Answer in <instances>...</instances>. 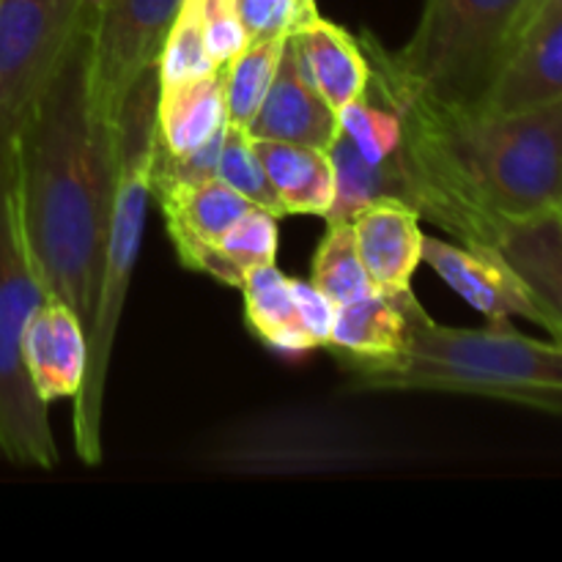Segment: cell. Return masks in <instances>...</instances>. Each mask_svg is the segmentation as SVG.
<instances>
[{"label": "cell", "instance_id": "cell-1", "mask_svg": "<svg viewBox=\"0 0 562 562\" xmlns=\"http://www.w3.org/2000/svg\"><path fill=\"white\" fill-rule=\"evenodd\" d=\"M360 47L398 110L417 217L461 245L494 247L499 223L562 209V99L516 113L448 108L406 80L373 33Z\"/></svg>", "mask_w": 562, "mask_h": 562}, {"label": "cell", "instance_id": "cell-2", "mask_svg": "<svg viewBox=\"0 0 562 562\" xmlns=\"http://www.w3.org/2000/svg\"><path fill=\"white\" fill-rule=\"evenodd\" d=\"M93 9L58 69L16 119V190L33 267L49 300L82 327L97 307L102 241L113 192V132L91 104Z\"/></svg>", "mask_w": 562, "mask_h": 562}, {"label": "cell", "instance_id": "cell-3", "mask_svg": "<svg viewBox=\"0 0 562 562\" xmlns=\"http://www.w3.org/2000/svg\"><path fill=\"white\" fill-rule=\"evenodd\" d=\"M406 322L404 346L382 357H340L362 390H428L481 395L562 415V344L519 333L510 318L486 327H445L428 316L415 291H395Z\"/></svg>", "mask_w": 562, "mask_h": 562}, {"label": "cell", "instance_id": "cell-4", "mask_svg": "<svg viewBox=\"0 0 562 562\" xmlns=\"http://www.w3.org/2000/svg\"><path fill=\"white\" fill-rule=\"evenodd\" d=\"M159 75L157 66L143 71L121 102L113 126V192H110L108 228L102 241L97 307L88 327V366L71 412L75 453L82 464L102 461L104 393H108L110 360L121 313L130 296L132 274L143 245V225L148 214V162H151L154 130H157Z\"/></svg>", "mask_w": 562, "mask_h": 562}, {"label": "cell", "instance_id": "cell-5", "mask_svg": "<svg viewBox=\"0 0 562 562\" xmlns=\"http://www.w3.org/2000/svg\"><path fill=\"white\" fill-rule=\"evenodd\" d=\"M543 0H423L395 69L439 104L486 110Z\"/></svg>", "mask_w": 562, "mask_h": 562}, {"label": "cell", "instance_id": "cell-6", "mask_svg": "<svg viewBox=\"0 0 562 562\" xmlns=\"http://www.w3.org/2000/svg\"><path fill=\"white\" fill-rule=\"evenodd\" d=\"M44 300L22 228L16 119L0 113V459L49 472L60 464L49 404L36 395L22 362V333Z\"/></svg>", "mask_w": 562, "mask_h": 562}, {"label": "cell", "instance_id": "cell-7", "mask_svg": "<svg viewBox=\"0 0 562 562\" xmlns=\"http://www.w3.org/2000/svg\"><path fill=\"white\" fill-rule=\"evenodd\" d=\"M179 9L181 0H93L91 104L102 130L113 132L132 82L157 66Z\"/></svg>", "mask_w": 562, "mask_h": 562}, {"label": "cell", "instance_id": "cell-8", "mask_svg": "<svg viewBox=\"0 0 562 562\" xmlns=\"http://www.w3.org/2000/svg\"><path fill=\"white\" fill-rule=\"evenodd\" d=\"M91 9L93 0H0V113L31 108Z\"/></svg>", "mask_w": 562, "mask_h": 562}, {"label": "cell", "instance_id": "cell-9", "mask_svg": "<svg viewBox=\"0 0 562 562\" xmlns=\"http://www.w3.org/2000/svg\"><path fill=\"white\" fill-rule=\"evenodd\" d=\"M423 261L486 318H527L541 327L532 294L494 247H470L423 236Z\"/></svg>", "mask_w": 562, "mask_h": 562}, {"label": "cell", "instance_id": "cell-10", "mask_svg": "<svg viewBox=\"0 0 562 562\" xmlns=\"http://www.w3.org/2000/svg\"><path fill=\"white\" fill-rule=\"evenodd\" d=\"M338 110L307 80L291 36L256 119L245 130L250 140H278L327 151L338 135Z\"/></svg>", "mask_w": 562, "mask_h": 562}, {"label": "cell", "instance_id": "cell-11", "mask_svg": "<svg viewBox=\"0 0 562 562\" xmlns=\"http://www.w3.org/2000/svg\"><path fill=\"white\" fill-rule=\"evenodd\" d=\"M22 362L44 404L75 398L88 366V333L66 302L44 300L22 333Z\"/></svg>", "mask_w": 562, "mask_h": 562}, {"label": "cell", "instance_id": "cell-12", "mask_svg": "<svg viewBox=\"0 0 562 562\" xmlns=\"http://www.w3.org/2000/svg\"><path fill=\"white\" fill-rule=\"evenodd\" d=\"M494 250L532 294L541 327L562 344V209L499 223Z\"/></svg>", "mask_w": 562, "mask_h": 562}, {"label": "cell", "instance_id": "cell-13", "mask_svg": "<svg viewBox=\"0 0 562 562\" xmlns=\"http://www.w3.org/2000/svg\"><path fill=\"white\" fill-rule=\"evenodd\" d=\"M554 99H562V0H543L486 110L516 113Z\"/></svg>", "mask_w": 562, "mask_h": 562}, {"label": "cell", "instance_id": "cell-14", "mask_svg": "<svg viewBox=\"0 0 562 562\" xmlns=\"http://www.w3.org/2000/svg\"><path fill=\"white\" fill-rule=\"evenodd\" d=\"M165 217V231L173 241V250L187 269L198 263V258L217 245L256 203L236 192L220 176L201 181V184L181 187L154 198ZM261 209V206H258Z\"/></svg>", "mask_w": 562, "mask_h": 562}, {"label": "cell", "instance_id": "cell-15", "mask_svg": "<svg viewBox=\"0 0 562 562\" xmlns=\"http://www.w3.org/2000/svg\"><path fill=\"white\" fill-rule=\"evenodd\" d=\"M351 228L373 289L384 294L409 289L423 261L420 217L398 201H376L357 212Z\"/></svg>", "mask_w": 562, "mask_h": 562}, {"label": "cell", "instance_id": "cell-16", "mask_svg": "<svg viewBox=\"0 0 562 562\" xmlns=\"http://www.w3.org/2000/svg\"><path fill=\"white\" fill-rule=\"evenodd\" d=\"M225 130H228V108H225L223 66L184 86L159 91L157 130H154V148L159 151L184 157L217 140Z\"/></svg>", "mask_w": 562, "mask_h": 562}, {"label": "cell", "instance_id": "cell-17", "mask_svg": "<svg viewBox=\"0 0 562 562\" xmlns=\"http://www.w3.org/2000/svg\"><path fill=\"white\" fill-rule=\"evenodd\" d=\"M291 42L307 80L338 113L362 97L371 69L360 38L318 14L316 20L291 33Z\"/></svg>", "mask_w": 562, "mask_h": 562}, {"label": "cell", "instance_id": "cell-18", "mask_svg": "<svg viewBox=\"0 0 562 562\" xmlns=\"http://www.w3.org/2000/svg\"><path fill=\"white\" fill-rule=\"evenodd\" d=\"M252 148L272 181L285 217L289 214L327 217L335 201V173L327 151L278 140H252Z\"/></svg>", "mask_w": 562, "mask_h": 562}, {"label": "cell", "instance_id": "cell-19", "mask_svg": "<svg viewBox=\"0 0 562 562\" xmlns=\"http://www.w3.org/2000/svg\"><path fill=\"white\" fill-rule=\"evenodd\" d=\"M239 291L245 294L247 327L269 349L289 357L316 349L296 313L291 278L280 272L274 263H263L247 272Z\"/></svg>", "mask_w": 562, "mask_h": 562}, {"label": "cell", "instance_id": "cell-20", "mask_svg": "<svg viewBox=\"0 0 562 562\" xmlns=\"http://www.w3.org/2000/svg\"><path fill=\"white\" fill-rule=\"evenodd\" d=\"M406 322L398 300L384 291L351 300L335 307L333 333L324 349L340 357H382L404 346Z\"/></svg>", "mask_w": 562, "mask_h": 562}, {"label": "cell", "instance_id": "cell-21", "mask_svg": "<svg viewBox=\"0 0 562 562\" xmlns=\"http://www.w3.org/2000/svg\"><path fill=\"white\" fill-rule=\"evenodd\" d=\"M274 256H278V217L256 206L217 245L198 258L192 272L209 274L231 289H241L247 272L263 263H274Z\"/></svg>", "mask_w": 562, "mask_h": 562}, {"label": "cell", "instance_id": "cell-22", "mask_svg": "<svg viewBox=\"0 0 562 562\" xmlns=\"http://www.w3.org/2000/svg\"><path fill=\"white\" fill-rule=\"evenodd\" d=\"M285 38L289 36L247 42V47L223 66L228 124L236 126V130L245 132L250 121L256 119L263 99H267L274 71H278L280 55H283Z\"/></svg>", "mask_w": 562, "mask_h": 562}, {"label": "cell", "instance_id": "cell-23", "mask_svg": "<svg viewBox=\"0 0 562 562\" xmlns=\"http://www.w3.org/2000/svg\"><path fill=\"white\" fill-rule=\"evenodd\" d=\"M311 283L327 300H333L335 307L376 291L357 252L351 223H327V234L318 241L313 256Z\"/></svg>", "mask_w": 562, "mask_h": 562}, {"label": "cell", "instance_id": "cell-24", "mask_svg": "<svg viewBox=\"0 0 562 562\" xmlns=\"http://www.w3.org/2000/svg\"><path fill=\"white\" fill-rule=\"evenodd\" d=\"M217 69L220 66H214V60L209 58L195 9L190 5V0H181L179 14H176L173 25H170L157 58L159 91L184 86V82L206 77Z\"/></svg>", "mask_w": 562, "mask_h": 562}, {"label": "cell", "instance_id": "cell-25", "mask_svg": "<svg viewBox=\"0 0 562 562\" xmlns=\"http://www.w3.org/2000/svg\"><path fill=\"white\" fill-rule=\"evenodd\" d=\"M217 176L223 181H228L236 192L247 198L256 206L267 209L274 217H285L283 206H280L278 195L272 190V181H269L267 170H263L261 159H258L252 140L241 130L228 124L223 137V148H220V162H217Z\"/></svg>", "mask_w": 562, "mask_h": 562}, {"label": "cell", "instance_id": "cell-26", "mask_svg": "<svg viewBox=\"0 0 562 562\" xmlns=\"http://www.w3.org/2000/svg\"><path fill=\"white\" fill-rule=\"evenodd\" d=\"M247 42L291 36L318 16L316 0H236Z\"/></svg>", "mask_w": 562, "mask_h": 562}, {"label": "cell", "instance_id": "cell-27", "mask_svg": "<svg viewBox=\"0 0 562 562\" xmlns=\"http://www.w3.org/2000/svg\"><path fill=\"white\" fill-rule=\"evenodd\" d=\"M190 5L201 22L203 42L214 66H225L247 47V31L236 0H190Z\"/></svg>", "mask_w": 562, "mask_h": 562}, {"label": "cell", "instance_id": "cell-28", "mask_svg": "<svg viewBox=\"0 0 562 562\" xmlns=\"http://www.w3.org/2000/svg\"><path fill=\"white\" fill-rule=\"evenodd\" d=\"M291 289H294V302H296V313H300L302 327H305V333L311 335L316 349H322V346H327L329 333H333L335 302L327 300L316 285L305 283V280L291 278Z\"/></svg>", "mask_w": 562, "mask_h": 562}]
</instances>
